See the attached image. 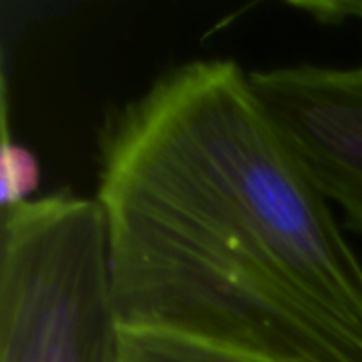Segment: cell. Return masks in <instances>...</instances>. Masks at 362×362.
Here are the masks:
<instances>
[{"mask_svg":"<svg viewBox=\"0 0 362 362\" xmlns=\"http://www.w3.org/2000/svg\"><path fill=\"white\" fill-rule=\"evenodd\" d=\"M93 199L121 325L362 362L361 259L240 64H180L117 110Z\"/></svg>","mask_w":362,"mask_h":362,"instance_id":"obj_1","label":"cell"},{"mask_svg":"<svg viewBox=\"0 0 362 362\" xmlns=\"http://www.w3.org/2000/svg\"><path fill=\"white\" fill-rule=\"evenodd\" d=\"M119 327L95 199L2 212L0 362H119Z\"/></svg>","mask_w":362,"mask_h":362,"instance_id":"obj_2","label":"cell"},{"mask_svg":"<svg viewBox=\"0 0 362 362\" xmlns=\"http://www.w3.org/2000/svg\"><path fill=\"white\" fill-rule=\"evenodd\" d=\"M250 78L346 227L362 235V66L295 64Z\"/></svg>","mask_w":362,"mask_h":362,"instance_id":"obj_3","label":"cell"},{"mask_svg":"<svg viewBox=\"0 0 362 362\" xmlns=\"http://www.w3.org/2000/svg\"><path fill=\"white\" fill-rule=\"evenodd\" d=\"M119 362H282L208 337L144 325L119 327Z\"/></svg>","mask_w":362,"mask_h":362,"instance_id":"obj_4","label":"cell"},{"mask_svg":"<svg viewBox=\"0 0 362 362\" xmlns=\"http://www.w3.org/2000/svg\"><path fill=\"white\" fill-rule=\"evenodd\" d=\"M2 153H0V191H2V212L13 210L25 202L36 191L40 172L38 161L30 148L11 140L8 129L2 132Z\"/></svg>","mask_w":362,"mask_h":362,"instance_id":"obj_5","label":"cell"},{"mask_svg":"<svg viewBox=\"0 0 362 362\" xmlns=\"http://www.w3.org/2000/svg\"><path fill=\"white\" fill-rule=\"evenodd\" d=\"M293 6L312 13L325 21H358L362 25V0H341V2H295Z\"/></svg>","mask_w":362,"mask_h":362,"instance_id":"obj_6","label":"cell"}]
</instances>
